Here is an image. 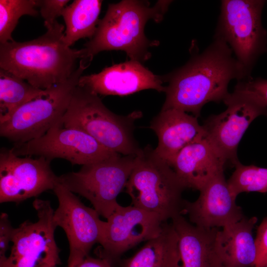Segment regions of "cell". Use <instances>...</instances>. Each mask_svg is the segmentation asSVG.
Returning a JSON list of instances; mask_svg holds the SVG:
<instances>
[{
	"label": "cell",
	"mask_w": 267,
	"mask_h": 267,
	"mask_svg": "<svg viewBox=\"0 0 267 267\" xmlns=\"http://www.w3.org/2000/svg\"><path fill=\"white\" fill-rule=\"evenodd\" d=\"M166 97L161 110L175 109L198 118L210 102L223 101L233 79H247L242 65L224 41L214 39L201 53H194L183 66L162 76Z\"/></svg>",
	"instance_id": "6da1fadb"
},
{
	"label": "cell",
	"mask_w": 267,
	"mask_h": 267,
	"mask_svg": "<svg viewBox=\"0 0 267 267\" xmlns=\"http://www.w3.org/2000/svg\"><path fill=\"white\" fill-rule=\"evenodd\" d=\"M31 41L0 44V68L42 89L66 80L84 54L65 44L63 25L56 21Z\"/></svg>",
	"instance_id": "7a4b0ae2"
},
{
	"label": "cell",
	"mask_w": 267,
	"mask_h": 267,
	"mask_svg": "<svg viewBox=\"0 0 267 267\" xmlns=\"http://www.w3.org/2000/svg\"><path fill=\"white\" fill-rule=\"evenodd\" d=\"M172 1L159 0L153 6L146 1L124 0L110 4L99 20L94 36L85 44L83 58L90 62L94 55L104 50H120L131 60L141 62L151 55L148 49L157 44L145 36L147 22H160Z\"/></svg>",
	"instance_id": "3957f363"
},
{
	"label": "cell",
	"mask_w": 267,
	"mask_h": 267,
	"mask_svg": "<svg viewBox=\"0 0 267 267\" xmlns=\"http://www.w3.org/2000/svg\"><path fill=\"white\" fill-rule=\"evenodd\" d=\"M140 111L127 116L111 112L98 95L79 85L60 120L65 128L82 130L107 149L123 155H136L140 148L134 136V121Z\"/></svg>",
	"instance_id": "277c9868"
},
{
	"label": "cell",
	"mask_w": 267,
	"mask_h": 267,
	"mask_svg": "<svg viewBox=\"0 0 267 267\" xmlns=\"http://www.w3.org/2000/svg\"><path fill=\"white\" fill-rule=\"evenodd\" d=\"M125 188L133 206L158 214L164 222L183 214L186 187L150 145L136 155Z\"/></svg>",
	"instance_id": "5b68a950"
},
{
	"label": "cell",
	"mask_w": 267,
	"mask_h": 267,
	"mask_svg": "<svg viewBox=\"0 0 267 267\" xmlns=\"http://www.w3.org/2000/svg\"><path fill=\"white\" fill-rule=\"evenodd\" d=\"M89 65L82 59L66 80L46 89L44 94L18 108L0 123V136L15 144L44 135L66 112L79 79Z\"/></svg>",
	"instance_id": "8992f818"
},
{
	"label": "cell",
	"mask_w": 267,
	"mask_h": 267,
	"mask_svg": "<svg viewBox=\"0 0 267 267\" xmlns=\"http://www.w3.org/2000/svg\"><path fill=\"white\" fill-rule=\"evenodd\" d=\"M266 3L258 0H223L214 39L222 40L242 65L247 79L258 58L267 51L261 15Z\"/></svg>",
	"instance_id": "52a82bcc"
},
{
	"label": "cell",
	"mask_w": 267,
	"mask_h": 267,
	"mask_svg": "<svg viewBox=\"0 0 267 267\" xmlns=\"http://www.w3.org/2000/svg\"><path fill=\"white\" fill-rule=\"evenodd\" d=\"M135 156L117 154L84 165L78 172L58 176V182L88 199L98 214L107 219L119 205L117 196L126 187Z\"/></svg>",
	"instance_id": "ba28073f"
},
{
	"label": "cell",
	"mask_w": 267,
	"mask_h": 267,
	"mask_svg": "<svg viewBox=\"0 0 267 267\" xmlns=\"http://www.w3.org/2000/svg\"><path fill=\"white\" fill-rule=\"evenodd\" d=\"M33 205L37 221H26L14 228L10 254L0 267H39L44 263H61L54 238V210L47 200L37 198Z\"/></svg>",
	"instance_id": "9c48e42d"
},
{
	"label": "cell",
	"mask_w": 267,
	"mask_h": 267,
	"mask_svg": "<svg viewBox=\"0 0 267 267\" xmlns=\"http://www.w3.org/2000/svg\"><path fill=\"white\" fill-rule=\"evenodd\" d=\"M223 102L225 110L209 116L202 125L205 137L225 165L235 167L239 162L237 148L251 123L261 115L267 116V106L257 99L233 92Z\"/></svg>",
	"instance_id": "30bf717a"
},
{
	"label": "cell",
	"mask_w": 267,
	"mask_h": 267,
	"mask_svg": "<svg viewBox=\"0 0 267 267\" xmlns=\"http://www.w3.org/2000/svg\"><path fill=\"white\" fill-rule=\"evenodd\" d=\"M12 149L18 156H37L50 162L61 158L82 166L119 154L105 148L82 130L64 127L60 121L43 136L14 144Z\"/></svg>",
	"instance_id": "8fae6325"
},
{
	"label": "cell",
	"mask_w": 267,
	"mask_h": 267,
	"mask_svg": "<svg viewBox=\"0 0 267 267\" xmlns=\"http://www.w3.org/2000/svg\"><path fill=\"white\" fill-rule=\"evenodd\" d=\"M106 220L96 253L112 266L128 250L158 236L165 222L157 214L120 204Z\"/></svg>",
	"instance_id": "7c38bea8"
},
{
	"label": "cell",
	"mask_w": 267,
	"mask_h": 267,
	"mask_svg": "<svg viewBox=\"0 0 267 267\" xmlns=\"http://www.w3.org/2000/svg\"><path fill=\"white\" fill-rule=\"evenodd\" d=\"M58 201L53 221L65 232L69 244L67 267H75L99 243L104 221L93 208L86 206L74 193L58 182L52 190Z\"/></svg>",
	"instance_id": "4fadbf2b"
},
{
	"label": "cell",
	"mask_w": 267,
	"mask_h": 267,
	"mask_svg": "<svg viewBox=\"0 0 267 267\" xmlns=\"http://www.w3.org/2000/svg\"><path fill=\"white\" fill-rule=\"evenodd\" d=\"M50 161L42 157H20L12 148L0 152V202L19 203L53 190L58 176L52 171Z\"/></svg>",
	"instance_id": "5bb4252c"
},
{
	"label": "cell",
	"mask_w": 267,
	"mask_h": 267,
	"mask_svg": "<svg viewBox=\"0 0 267 267\" xmlns=\"http://www.w3.org/2000/svg\"><path fill=\"white\" fill-rule=\"evenodd\" d=\"M194 202L184 201L183 214L194 225L204 228L224 227L241 220L244 215L236 204L225 179L224 170L216 174L199 190Z\"/></svg>",
	"instance_id": "9a60e30c"
},
{
	"label": "cell",
	"mask_w": 267,
	"mask_h": 267,
	"mask_svg": "<svg viewBox=\"0 0 267 267\" xmlns=\"http://www.w3.org/2000/svg\"><path fill=\"white\" fill-rule=\"evenodd\" d=\"M162 76L154 75L141 62L131 60L82 76L78 85L98 95H126L147 89L164 92Z\"/></svg>",
	"instance_id": "2e32d148"
},
{
	"label": "cell",
	"mask_w": 267,
	"mask_h": 267,
	"mask_svg": "<svg viewBox=\"0 0 267 267\" xmlns=\"http://www.w3.org/2000/svg\"><path fill=\"white\" fill-rule=\"evenodd\" d=\"M198 118L175 109L161 110L150 122L149 128L158 136L154 151L171 167L179 152L190 143L205 137Z\"/></svg>",
	"instance_id": "e0dca14e"
},
{
	"label": "cell",
	"mask_w": 267,
	"mask_h": 267,
	"mask_svg": "<svg viewBox=\"0 0 267 267\" xmlns=\"http://www.w3.org/2000/svg\"><path fill=\"white\" fill-rule=\"evenodd\" d=\"M171 221L178 238V267H224L217 247L218 228L192 224L181 215Z\"/></svg>",
	"instance_id": "ac0fdd59"
},
{
	"label": "cell",
	"mask_w": 267,
	"mask_h": 267,
	"mask_svg": "<svg viewBox=\"0 0 267 267\" xmlns=\"http://www.w3.org/2000/svg\"><path fill=\"white\" fill-rule=\"evenodd\" d=\"M225 164L205 137L189 144L176 157L172 166L187 188L200 190Z\"/></svg>",
	"instance_id": "d6986e66"
},
{
	"label": "cell",
	"mask_w": 267,
	"mask_h": 267,
	"mask_svg": "<svg viewBox=\"0 0 267 267\" xmlns=\"http://www.w3.org/2000/svg\"><path fill=\"white\" fill-rule=\"evenodd\" d=\"M257 222L255 217H244L219 230L217 247L224 267H255L258 252L253 229Z\"/></svg>",
	"instance_id": "ffe728a7"
},
{
	"label": "cell",
	"mask_w": 267,
	"mask_h": 267,
	"mask_svg": "<svg viewBox=\"0 0 267 267\" xmlns=\"http://www.w3.org/2000/svg\"><path fill=\"white\" fill-rule=\"evenodd\" d=\"M180 262L178 234L172 223L165 222L158 236L119 263L120 267H178Z\"/></svg>",
	"instance_id": "44dd1931"
},
{
	"label": "cell",
	"mask_w": 267,
	"mask_h": 267,
	"mask_svg": "<svg viewBox=\"0 0 267 267\" xmlns=\"http://www.w3.org/2000/svg\"><path fill=\"white\" fill-rule=\"evenodd\" d=\"M102 3L99 0H75L65 7L62 16L66 25L64 41L68 46L79 39L94 36Z\"/></svg>",
	"instance_id": "7402d4cb"
},
{
	"label": "cell",
	"mask_w": 267,
	"mask_h": 267,
	"mask_svg": "<svg viewBox=\"0 0 267 267\" xmlns=\"http://www.w3.org/2000/svg\"><path fill=\"white\" fill-rule=\"evenodd\" d=\"M45 89L0 69V123L6 121L20 107L43 95Z\"/></svg>",
	"instance_id": "603a6c76"
},
{
	"label": "cell",
	"mask_w": 267,
	"mask_h": 267,
	"mask_svg": "<svg viewBox=\"0 0 267 267\" xmlns=\"http://www.w3.org/2000/svg\"><path fill=\"white\" fill-rule=\"evenodd\" d=\"M227 180L229 189L235 197L242 192H267V168L253 165H244L240 162Z\"/></svg>",
	"instance_id": "cb8c5ba5"
},
{
	"label": "cell",
	"mask_w": 267,
	"mask_h": 267,
	"mask_svg": "<svg viewBox=\"0 0 267 267\" xmlns=\"http://www.w3.org/2000/svg\"><path fill=\"white\" fill-rule=\"evenodd\" d=\"M37 7L35 0H0V44L14 41L11 34L20 18L37 16Z\"/></svg>",
	"instance_id": "d4e9b609"
},
{
	"label": "cell",
	"mask_w": 267,
	"mask_h": 267,
	"mask_svg": "<svg viewBox=\"0 0 267 267\" xmlns=\"http://www.w3.org/2000/svg\"><path fill=\"white\" fill-rule=\"evenodd\" d=\"M232 92L254 98L267 106V80L251 77L238 81Z\"/></svg>",
	"instance_id": "484cf974"
},
{
	"label": "cell",
	"mask_w": 267,
	"mask_h": 267,
	"mask_svg": "<svg viewBox=\"0 0 267 267\" xmlns=\"http://www.w3.org/2000/svg\"><path fill=\"white\" fill-rule=\"evenodd\" d=\"M68 0H37V6L44 19V25L46 28L51 26L56 19L62 16V12L67 6Z\"/></svg>",
	"instance_id": "4316f807"
},
{
	"label": "cell",
	"mask_w": 267,
	"mask_h": 267,
	"mask_svg": "<svg viewBox=\"0 0 267 267\" xmlns=\"http://www.w3.org/2000/svg\"><path fill=\"white\" fill-rule=\"evenodd\" d=\"M14 229L7 214L1 213L0 216V263L7 258L6 253L11 242Z\"/></svg>",
	"instance_id": "83f0119b"
},
{
	"label": "cell",
	"mask_w": 267,
	"mask_h": 267,
	"mask_svg": "<svg viewBox=\"0 0 267 267\" xmlns=\"http://www.w3.org/2000/svg\"><path fill=\"white\" fill-rule=\"evenodd\" d=\"M255 241L258 257L255 267H261L267 263V218L258 226Z\"/></svg>",
	"instance_id": "f1b7e54d"
},
{
	"label": "cell",
	"mask_w": 267,
	"mask_h": 267,
	"mask_svg": "<svg viewBox=\"0 0 267 267\" xmlns=\"http://www.w3.org/2000/svg\"><path fill=\"white\" fill-rule=\"evenodd\" d=\"M75 267H112V266L106 260L88 256Z\"/></svg>",
	"instance_id": "f546056e"
},
{
	"label": "cell",
	"mask_w": 267,
	"mask_h": 267,
	"mask_svg": "<svg viewBox=\"0 0 267 267\" xmlns=\"http://www.w3.org/2000/svg\"><path fill=\"white\" fill-rule=\"evenodd\" d=\"M56 266L54 264L44 263L41 265L39 267H56Z\"/></svg>",
	"instance_id": "4dcf8cb0"
},
{
	"label": "cell",
	"mask_w": 267,
	"mask_h": 267,
	"mask_svg": "<svg viewBox=\"0 0 267 267\" xmlns=\"http://www.w3.org/2000/svg\"><path fill=\"white\" fill-rule=\"evenodd\" d=\"M261 267H267V263Z\"/></svg>",
	"instance_id": "1f68e13d"
}]
</instances>
